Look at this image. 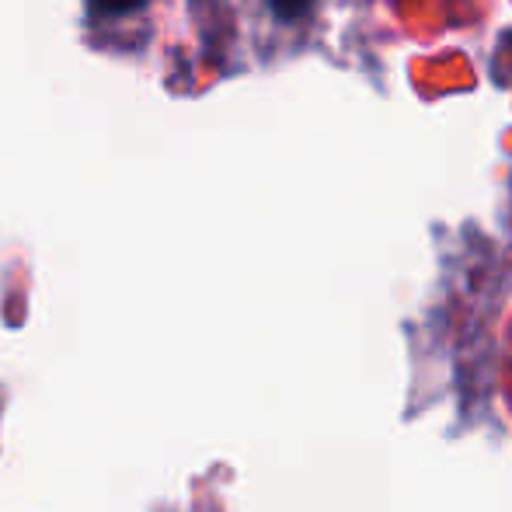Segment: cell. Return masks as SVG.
I'll return each mask as SVG.
<instances>
[{
	"label": "cell",
	"mask_w": 512,
	"mask_h": 512,
	"mask_svg": "<svg viewBox=\"0 0 512 512\" xmlns=\"http://www.w3.org/2000/svg\"><path fill=\"white\" fill-rule=\"evenodd\" d=\"M269 4H272V11H276L279 18L293 21V18H300V14H307L310 0H269Z\"/></svg>",
	"instance_id": "2"
},
{
	"label": "cell",
	"mask_w": 512,
	"mask_h": 512,
	"mask_svg": "<svg viewBox=\"0 0 512 512\" xmlns=\"http://www.w3.org/2000/svg\"><path fill=\"white\" fill-rule=\"evenodd\" d=\"M91 11L102 14V18H126V14H133L140 4H147V0H88Z\"/></svg>",
	"instance_id": "1"
}]
</instances>
